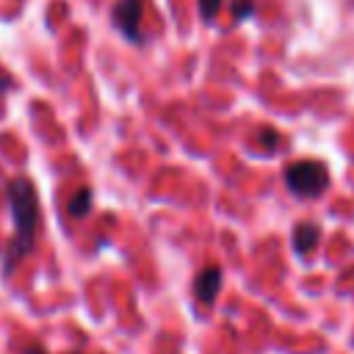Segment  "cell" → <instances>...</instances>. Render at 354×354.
I'll list each match as a JSON object with an SVG mask.
<instances>
[{"mask_svg": "<svg viewBox=\"0 0 354 354\" xmlns=\"http://www.w3.org/2000/svg\"><path fill=\"white\" fill-rule=\"evenodd\" d=\"M6 199H8L11 218H14V235H11L6 254H3V274L8 277L36 246V235H39V224H41V207H39L36 185L28 177H11L6 183Z\"/></svg>", "mask_w": 354, "mask_h": 354, "instance_id": "6da1fadb", "label": "cell"}, {"mask_svg": "<svg viewBox=\"0 0 354 354\" xmlns=\"http://www.w3.org/2000/svg\"><path fill=\"white\" fill-rule=\"evenodd\" d=\"M285 188L299 199H315L329 188V171L321 160H296L285 169Z\"/></svg>", "mask_w": 354, "mask_h": 354, "instance_id": "7a4b0ae2", "label": "cell"}, {"mask_svg": "<svg viewBox=\"0 0 354 354\" xmlns=\"http://www.w3.org/2000/svg\"><path fill=\"white\" fill-rule=\"evenodd\" d=\"M141 11L144 0H116L111 8V22L113 28L133 44H141Z\"/></svg>", "mask_w": 354, "mask_h": 354, "instance_id": "3957f363", "label": "cell"}, {"mask_svg": "<svg viewBox=\"0 0 354 354\" xmlns=\"http://www.w3.org/2000/svg\"><path fill=\"white\" fill-rule=\"evenodd\" d=\"M221 268L218 266H205L196 277H194V299L199 301V304H205V307H210L213 301H216V296H218V290H221Z\"/></svg>", "mask_w": 354, "mask_h": 354, "instance_id": "277c9868", "label": "cell"}, {"mask_svg": "<svg viewBox=\"0 0 354 354\" xmlns=\"http://www.w3.org/2000/svg\"><path fill=\"white\" fill-rule=\"evenodd\" d=\"M318 241H321V227L313 224V221H301V224H296L293 232H290V246H293V252L301 254V257H304V254H313L315 246H318Z\"/></svg>", "mask_w": 354, "mask_h": 354, "instance_id": "5b68a950", "label": "cell"}, {"mask_svg": "<svg viewBox=\"0 0 354 354\" xmlns=\"http://www.w3.org/2000/svg\"><path fill=\"white\" fill-rule=\"evenodd\" d=\"M91 207H94V191H91L88 185H80V188L69 196V202H66V213H69L72 218H86V216L91 213Z\"/></svg>", "mask_w": 354, "mask_h": 354, "instance_id": "8992f818", "label": "cell"}, {"mask_svg": "<svg viewBox=\"0 0 354 354\" xmlns=\"http://www.w3.org/2000/svg\"><path fill=\"white\" fill-rule=\"evenodd\" d=\"M252 14H254V0H232V19L235 22H243Z\"/></svg>", "mask_w": 354, "mask_h": 354, "instance_id": "52a82bcc", "label": "cell"}, {"mask_svg": "<svg viewBox=\"0 0 354 354\" xmlns=\"http://www.w3.org/2000/svg\"><path fill=\"white\" fill-rule=\"evenodd\" d=\"M196 6H199V17L205 22H213L218 8H221V0H196Z\"/></svg>", "mask_w": 354, "mask_h": 354, "instance_id": "ba28073f", "label": "cell"}, {"mask_svg": "<svg viewBox=\"0 0 354 354\" xmlns=\"http://www.w3.org/2000/svg\"><path fill=\"white\" fill-rule=\"evenodd\" d=\"M257 144H260L263 149H274V147L279 144V133H277L274 127H263V130L257 133Z\"/></svg>", "mask_w": 354, "mask_h": 354, "instance_id": "9c48e42d", "label": "cell"}, {"mask_svg": "<svg viewBox=\"0 0 354 354\" xmlns=\"http://www.w3.org/2000/svg\"><path fill=\"white\" fill-rule=\"evenodd\" d=\"M8 88H11V77L8 75H0V94L8 91Z\"/></svg>", "mask_w": 354, "mask_h": 354, "instance_id": "30bf717a", "label": "cell"}, {"mask_svg": "<svg viewBox=\"0 0 354 354\" xmlns=\"http://www.w3.org/2000/svg\"><path fill=\"white\" fill-rule=\"evenodd\" d=\"M22 354H47V351H44L41 346H28V348H25Z\"/></svg>", "mask_w": 354, "mask_h": 354, "instance_id": "8fae6325", "label": "cell"}, {"mask_svg": "<svg viewBox=\"0 0 354 354\" xmlns=\"http://www.w3.org/2000/svg\"><path fill=\"white\" fill-rule=\"evenodd\" d=\"M69 354H77V351H69Z\"/></svg>", "mask_w": 354, "mask_h": 354, "instance_id": "7c38bea8", "label": "cell"}]
</instances>
